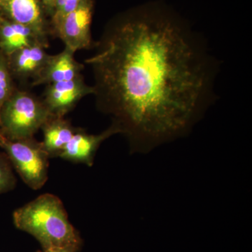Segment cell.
Returning a JSON list of instances; mask_svg holds the SVG:
<instances>
[{
	"instance_id": "obj_9",
	"label": "cell",
	"mask_w": 252,
	"mask_h": 252,
	"mask_svg": "<svg viewBox=\"0 0 252 252\" xmlns=\"http://www.w3.org/2000/svg\"><path fill=\"white\" fill-rule=\"evenodd\" d=\"M74 51L64 47L62 52L50 55L45 67L39 77L31 83L32 86L54 84L60 81H69L81 75L84 65L74 59Z\"/></svg>"
},
{
	"instance_id": "obj_19",
	"label": "cell",
	"mask_w": 252,
	"mask_h": 252,
	"mask_svg": "<svg viewBox=\"0 0 252 252\" xmlns=\"http://www.w3.org/2000/svg\"><path fill=\"white\" fill-rule=\"evenodd\" d=\"M1 16H0V23H1Z\"/></svg>"
},
{
	"instance_id": "obj_7",
	"label": "cell",
	"mask_w": 252,
	"mask_h": 252,
	"mask_svg": "<svg viewBox=\"0 0 252 252\" xmlns=\"http://www.w3.org/2000/svg\"><path fill=\"white\" fill-rule=\"evenodd\" d=\"M0 16L31 28L44 39L51 34L50 21L39 0H0Z\"/></svg>"
},
{
	"instance_id": "obj_3",
	"label": "cell",
	"mask_w": 252,
	"mask_h": 252,
	"mask_svg": "<svg viewBox=\"0 0 252 252\" xmlns=\"http://www.w3.org/2000/svg\"><path fill=\"white\" fill-rule=\"evenodd\" d=\"M51 116L39 97L16 89L0 109V128L8 140L34 137Z\"/></svg>"
},
{
	"instance_id": "obj_8",
	"label": "cell",
	"mask_w": 252,
	"mask_h": 252,
	"mask_svg": "<svg viewBox=\"0 0 252 252\" xmlns=\"http://www.w3.org/2000/svg\"><path fill=\"white\" fill-rule=\"evenodd\" d=\"M120 134L115 126L111 125L107 130L97 135L89 134L84 129L79 128L63 149L59 158L91 167L99 146L111 136Z\"/></svg>"
},
{
	"instance_id": "obj_20",
	"label": "cell",
	"mask_w": 252,
	"mask_h": 252,
	"mask_svg": "<svg viewBox=\"0 0 252 252\" xmlns=\"http://www.w3.org/2000/svg\"><path fill=\"white\" fill-rule=\"evenodd\" d=\"M44 252V251H43V252H41V251H37V252Z\"/></svg>"
},
{
	"instance_id": "obj_5",
	"label": "cell",
	"mask_w": 252,
	"mask_h": 252,
	"mask_svg": "<svg viewBox=\"0 0 252 252\" xmlns=\"http://www.w3.org/2000/svg\"><path fill=\"white\" fill-rule=\"evenodd\" d=\"M94 1L83 0L77 9L51 26V33L59 37L64 47L74 53L92 47L91 24L94 14Z\"/></svg>"
},
{
	"instance_id": "obj_13",
	"label": "cell",
	"mask_w": 252,
	"mask_h": 252,
	"mask_svg": "<svg viewBox=\"0 0 252 252\" xmlns=\"http://www.w3.org/2000/svg\"><path fill=\"white\" fill-rule=\"evenodd\" d=\"M15 89L14 78L10 70L7 56L0 51V109Z\"/></svg>"
},
{
	"instance_id": "obj_14",
	"label": "cell",
	"mask_w": 252,
	"mask_h": 252,
	"mask_svg": "<svg viewBox=\"0 0 252 252\" xmlns=\"http://www.w3.org/2000/svg\"><path fill=\"white\" fill-rule=\"evenodd\" d=\"M16 185V176L9 158L4 152H0V195L12 190Z\"/></svg>"
},
{
	"instance_id": "obj_1",
	"label": "cell",
	"mask_w": 252,
	"mask_h": 252,
	"mask_svg": "<svg viewBox=\"0 0 252 252\" xmlns=\"http://www.w3.org/2000/svg\"><path fill=\"white\" fill-rule=\"evenodd\" d=\"M91 57L97 108L110 116L132 153L188 133L211 101L216 65L198 38L159 8L109 23Z\"/></svg>"
},
{
	"instance_id": "obj_17",
	"label": "cell",
	"mask_w": 252,
	"mask_h": 252,
	"mask_svg": "<svg viewBox=\"0 0 252 252\" xmlns=\"http://www.w3.org/2000/svg\"><path fill=\"white\" fill-rule=\"evenodd\" d=\"M81 245H70L63 248H54L46 250L44 252H77L80 250Z\"/></svg>"
},
{
	"instance_id": "obj_2",
	"label": "cell",
	"mask_w": 252,
	"mask_h": 252,
	"mask_svg": "<svg viewBox=\"0 0 252 252\" xmlns=\"http://www.w3.org/2000/svg\"><path fill=\"white\" fill-rule=\"evenodd\" d=\"M13 220L16 228L32 235L44 251L82 244L62 201L54 194H42L18 208Z\"/></svg>"
},
{
	"instance_id": "obj_12",
	"label": "cell",
	"mask_w": 252,
	"mask_h": 252,
	"mask_svg": "<svg viewBox=\"0 0 252 252\" xmlns=\"http://www.w3.org/2000/svg\"><path fill=\"white\" fill-rule=\"evenodd\" d=\"M79 128L72 126L64 117L51 116L41 127L44 135L41 144L49 157H59Z\"/></svg>"
},
{
	"instance_id": "obj_16",
	"label": "cell",
	"mask_w": 252,
	"mask_h": 252,
	"mask_svg": "<svg viewBox=\"0 0 252 252\" xmlns=\"http://www.w3.org/2000/svg\"><path fill=\"white\" fill-rule=\"evenodd\" d=\"M39 1L45 10L48 17L51 18L54 11L55 0H39Z\"/></svg>"
},
{
	"instance_id": "obj_10",
	"label": "cell",
	"mask_w": 252,
	"mask_h": 252,
	"mask_svg": "<svg viewBox=\"0 0 252 252\" xmlns=\"http://www.w3.org/2000/svg\"><path fill=\"white\" fill-rule=\"evenodd\" d=\"M45 49L41 45L28 46L7 56L13 78L22 81L35 80L50 57Z\"/></svg>"
},
{
	"instance_id": "obj_6",
	"label": "cell",
	"mask_w": 252,
	"mask_h": 252,
	"mask_svg": "<svg viewBox=\"0 0 252 252\" xmlns=\"http://www.w3.org/2000/svg\"><path fill=\"white\" fill-rule=\"evenodd\" d=\"M91 94H94V86L87 85L81 75L46 85L41 100L51 115L64 117L81 99Z\"/></svg>"
},
{
	"instance_id": "obj_11",
	"label": "cell",
	"mask_w": 252,
	"mask_h": 252,
	"mask_svg": "<svg viewBox=\"0 0 252 252\" xmlns=\"http://www.w3.org/2000/svg\"><path fill=\"white\" fill-rule=\"evenodd\" d=\"M49 40L28 26L1 17L0 23V51L9 56L23 48L34 45L49 47Z\"/></svg>"
},
{
	"instance_id": "obj_18",
	"label": "cell",
	"mask_w": 252,
	"mask_h": 252,
	"mask_svg": "<svg viewBox=\"0 0 252 252\" xmlns=\"http://www.w3.org/2000/svg\"><path fill=\"white\" fill-rule=\"evenodd\" d=\"M5 139L4 135H3L2 132H1V128H0V145H1V142H3Z\"/></svg>"
},
{
	"instance_id": "obj_4",
	"label": "cell",
	"mask_w": 252,
	"mask_h": 252,
	"mask_svg": "<svg viewBox=\"0 0 252 252\" xmlns=\"http://www.w3.org/2000/svg\"><path fill=\"white\" fill-rule=\"evenodd\" d=\"M0 147L26 185L33 190L44 187L48 180L50 157L41 142L34 137L13 140L5 138Z\"/></svg>"
},
{
	"instance_id": "obj_15",
	"label": "cell",
	"mask_w": 252,
	"mask_h": 252,
	"mask_svg": "<svg viewBox=\"0 0 252 252\" xmlns=\"http://www.w3.org/2000/svg\"><path fill=\"white\" fill-rule=\"evenodd\" d=\"M83 0H55L54 11L50 21V26L77 9Z\"/></svg>"
}]
</instances>
